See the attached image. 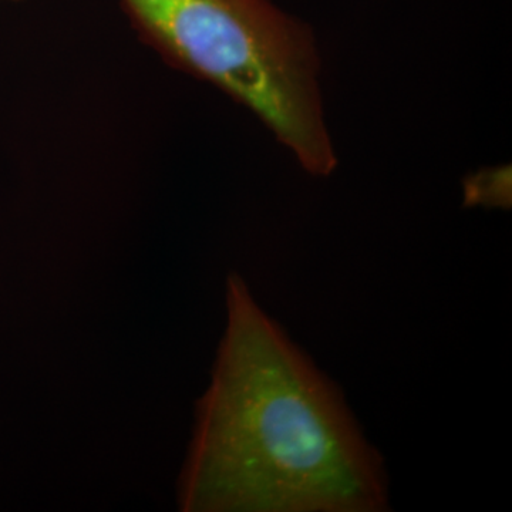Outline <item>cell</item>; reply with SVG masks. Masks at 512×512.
Listing matches in <instances>:
<instances>
[{"label":"cell","mask_w":512,"mask_h":512,"mask_svg":"<svg viewBox=\"0 0 512 512\" xmlns=\"http://www.w3.org/2000/svg\"><path fill=\"white\" fill-rule=\"evenodd\" d=\"M3 2H23V0H0V3Z\"/></svg>","instance_id":"cell-4"},{"label":"cell","mask_w":512,"mask_h":512,"mask_svg":"<svg viewBox=\"0 0 512 512\" xmlns=\"http://www.w3.org/2000/svg\"><path fill=\"white\" fill-rule=\"evenodd\" d=\"M227 323L178 481L185 512H383L382 457L335 383L261 308L225 286Z\"/></svg>","instance_id":"cell-1"},{"label":"cell","mask_w":512,"mask_h":512,"mask_svg":"<svg viewBox=\"0 0 512 512\" xmlns=\"http://www.w3.org/2000/svg\"><path fill=\"white\" fill-rule=\"evenodd\" d=\"M464 205L466 207H511L510 167L493 168L470 175L464 181Z\"/></svg>","instance_id":"cell-3"},{"label":"cell","mask_w":512,"mask_h":512,"mask_svg":"<svg viewBox=\"0 0 512 512\" xmlns=\"http://www.w3.org/2000/svg\"><path fill=\"white\" fill-rule=\"evenodd\" d=\"M138 39L261 121L306 173L338 167L312 29L272 0H120Z\"/></svg>","instance_id":"cell-2"}]
</instances>
